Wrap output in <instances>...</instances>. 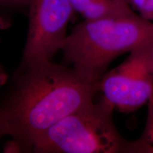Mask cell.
<instances>
[{
  "label": "cell",
  "mask_w": 153,
  "mask_h": 153,
  "mask_svg": "<svg viewBox=\"0 0 153 153\" xmlns=\"http://www.w3.org/2000/svg\"><path fill=\"white\" fill-rule=\"evenodd\" d=\"M21 68L11 89L0 99V114L21 152H30L50 128L94 102L99 83L52 60Z\"/></svg>",
  "instance_id": "cell-1"
},
{
  "label": "cell",
  "mask_w": 153,
  "mask_h": 153,
  "mask_svg": "<svg viewBox=\"0 0 153 153\" xmlns=\"http://www.w3.org/2000/svg\"><path fill=\"white\" fill-rule=\"evenodd\" d=\"M153 40V22L135 12L85 20L67 36L61 49L64 62L88 79L100 83L116 57Z\"/></svg>",
  "instance_id": "cell-2"
},
{
  "label": "cell",
  "mask_w": 153,
  "mask_h": 153,
  "mask_svg": "<svg viewBox=\"0 0 153 153\" xmlns=\"http://www.w3.org/2000/svg\"><path fill=\"white\" fill-rule=\"evenodd\" d=\"M114 105L102 96L57 122L32 145L36 153H134V143L120 135Z\"/></svg>",
  "instance_id": "cell-3"
},
{
  "label": "cell",
  "mask_w": 153,
  "mask_h": 153,
  "mask_svg": "<svg viewBox=\"0 0 153 153\" xmlns=\"http://www.w3.org/2000/svg\"><path fill=\"white\" fill-rule=\"evenodd\" d=\"M99 91L118 111H136L148 103L153 93V40L141 43L126 60L106 72Z\"/></svg>",
  "instance_id": "cell-4"
},
{
  "label": "cell",
  "mask_w": 153,
  "mask_h": 153,
  "mask_svg": "<svg viewBox=\"0 0 153 153\" xmlns=\"http://www.w3.org/2000/svg\"><path fill=\"white\" fill-rule=\"evenodd\" d=\"M29 25L21 68L52 60L67 38L74 9L69 0H28Z\"/></svg>",
  "instance_id": "cell-5"
},
{
  "label": "cell",
  "mask_w": 153,
  "mask_h": 153,
  "mask_svg": "<svg viewBox=\"0 0 153 153\" xmlns=\"http://www.w3.org/2000/svg\"><path fill=\"white\" fill-rule=\"evenodd\" d=\"M148 114L144 131L133 140L134 153H153V93L147 103Z\"/></svg>",
  "instance_id": "cell-6"
},
{
  "label": "cell",
  "mask_w": 153,
  "mask_h": 153,
  "mask_svg": "<svg viewBox=\"0 0 153 153\" xmlns=\"http://www.w3.org/2000/svg\"><path fill=\"white\" fill-rule=\"evenodd\" d=\"M131 7L135 9L145 20L153 22V0H128Z\"/></svg>",
  "instance_id": "cell-7"
},
{
  "label": "cell",
  "mask_w": 153,
  "mask_h": 153,
  "mask_svg": "<svg viewBox=\"0 0 153 153\" xmlns=\"http://www.w3.org/2000/svg\"><path fill=\"white\" fill-rule=\"evenodd\" d=\"M28 0H0V7L11 8L19 7L22 6L27 7Z\"/></svg>",
  "instance_id": "cell-8"
},
{
  "label": "cell",
  "mask_w": 153,
  "mask_h": 153,
  "mask_svg": "<svg viewBox=\"0 0 153 153\" xmlns=\"http://www.w3.org/2000/svg\"><path fill=\"white\" fill-rule=\"evenodd\" d=\"M71 4L74 11L82 14L87 6L91 2L92 0H69Z\"/></svg>",
  "instance_id": "cell-9"
},
{
  "label": "cell",
  "mask_w": 153,
  "mask_h": 153,
  "mask_svg": "<svg viewBox=\"0 0 153 153\" xmlns=\"http://www.w3.org/2000/svg\"><path fill=\"white\" fill-rule=\"evenodd\" d=\"M7 135H9V129L0 114V140Z\"/></svg>",
  "instance_id": "cell-10"
},
{
  "label": "cell",
  "mask_w": 153,
  "mask_h": 153,
  "mask_svg": "<svg viewBox=\"0 0 153 153\" xmlns=\"http://www.w3.org/2000/svg\"><path fill=\"white\" fill-rule=\"evenodd\" d=\"M8 74L4 67L0 64V88L3 87L8 80Z\"/></svg>",
  "instance_id": "cell-11"
}]
</instances>
